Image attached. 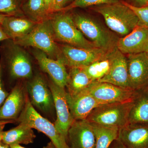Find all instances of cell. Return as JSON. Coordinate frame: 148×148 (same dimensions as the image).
<instances>
[{
  "mask_svg": "<svg viewBox=\"0 0 148 148\" xmlns=\"http://www.w3.org/2000/svg\"><path fill=\"white\" fill-rule=\"evenodd\" d=\"M27 95L22 83H17L0 108V120L16 122L26 104Z\"/></svg>",
  "mask_w": 148,
  "mask_h": 148,
  "instance_id": "14",
  "label": "cell"
},
{
  "mask_svg": "<svg viewBox=\"0 0 148 148\" xmlns=\"http://www.w3.org/2000/svg\"><path fill=\"white\" fill-rule=\"evenodd\" d=\"M128 123L148 124V87L136 91L130 112Z\"/></svg>",
  "mask_w": 148,
  "mask_h": 148,
  "instance_id": "21",
  "label": "cell"
},
{
  "mask_svg": "<svg viewBox=\"0 0 148 148\" xmlns=\"http://www.w3.org/2000/svg\"><path fill=\"white\" fill-rule=\"evenodd\" d=\"M5 42L3 47H1L3 49L5 66L10 77L12 79L31 78L33 70L28 53L12 40H6Z\"/></svg>",
  "mask_w": 148,
  "mask_h": 148,
  "instance_id": "6",
  "label": "cell"
},
{
  "mask_svg": "<svg viewBox=\"0 0 148 148\" xmlns=\"http://www.w3.org/2000/svg\"><path fill=\"white\" fill-rule=\"evenodd\" d=\"M116 47L109 50L92 64L81 68L91 79L94 81H98L105 77L110 71Z\"/></svg>",
  "mask_w": 148,
  "mask_h": 148,
  "instance_id": "24",
  "label": "cell"
},
{
  "mask_svg": "<svg viewBox=\"0 0 148 148\" xmlns=\"http://www.w3.org/2000/svg\"><path fill=\"white\" fill-rule=\"evenodd\" d=\"M48 84L53 95L56 119L54 125L56 128L65 138L68 143V131L75 121L69 110L66 99L65 88L56 84L51 79Z\"/></svg>",
  "mask_w": 148,
  "mask_h": 148,
  "instance_id": "11",
  "label": "cell"
},
{
  "mask_svg": "<svg viewBox=\"0 0 148 148\" xmlns=\"http://www.w3.org/2000/svg\"><path fill=\"white\" fill-rule=\"evenodd\" d=\"M60 47L61 56L59 61L69 68H82L88 66L109 51L99 47L82 48L67 44L60 46Z\"/></svg>",
  "mask_w": 148,
  "mask_h": 148,
  "instance_id": "9",
  "label": "cell"
},
{
  "mask_svg": "<svg viewBox=\"0 0 148 148\" xmlns=\"http://www.w3.org/2000/svg\"><path fill=\"white\" fill-rule=\"evenodd\" d=\"M94 10L112 31L121 36L128 34L139 25L138 16L123 1L99 5Z\"/></svg>",
  "mask_w": 148,
  "mask_h": 148,
  "instance_id": "1",
  "label": "cell"
},
{
  "mask_svg": "<svg viewBox=\"0 0 148 148\" xmlns=\"http://www.w3.org/2000/svg\"><path fill=\"white\" fill-rule=\"evenodd\" d=\"M133 101L101 105L94 109L86 119L92 123L119 130L128 123Z\"/></svg>",
  "mask_w": 148,
  "mask_h": 148,
  "instance_id": "4",
  "label": "cell"
},
{
  "mask_svg": "<svg viewBox=\"0 0 148 148\" xmlns=\"http://www.w3.org/2000/svg\"><path fill=\"white\" fill-rule=\"evenodd\" d=\"M135 6L141 7L148 6V0H131Z\"/></svg>",
  "mask_w": 148,
  "mask_h": 148,
  "instance_id": "33",
  "label": "cell"
},
{
  "mask_svg": "<svg viewBox=\"0 0 148 148\" xmlns=\"http://www.w3.org/2000/svg\"><path fill=\"white\" fill-rule=\"evenodd\" d=\"M38 23L25 15H8L5 16L1 25L10 39L14 40L28 35Z\"/></svg>",
  "mask_w": 148,
  "mask_h": 148,
  "instance_id": "20",
  "label": "cell"
},
{
  "mask_svg": "<svg viewBox=\"0 0 148 148\" xmlns=\"http://www.w3.org/2000/svg\"><path fill=\"white\" fill-rule=\"evenodd\" d=\"M72 1H73V0H65V2H64V7H66V5H67V4H68L69 3L71 2Z\"/></svg>",
  "mask_w": 148,
  "mask_h": 148,
  "instance_id": "41",
  "label": "cell"
},
{
  "mask_svg": "<svg viewBox=\"0 0 148 148\" xmlns=\"http://www.w3.org/2000/svg\"><path fill=\"white\" fill-rule=\"evenodd\" d=\"M65 0H54L53 13L59 12L64 7Z\"/></svg>",
  "mask_w": 148,
  "mask_h": 148,
  "instance_id": "32",
  "label": "cell"
},
{
  "mask_svg": "<svg viewBox=\"0 0 148 148\" xmlns=\"http://www.w3.org/2000/svg\"><path fill=\"white\" fill-rule=\"evenodd\" d=\"M3 69L0 63V108L3 106L10 92L6 90L3 79Z\"/></svg>",
  "mask_w": 148,
  "mask_h": 148,
  "instance_id": "30",
  "label": "cell"
},
{
  "mask_svg": "<svg viewBox=\"0 0 148 148\" xmlns=\"http://www.w3.org/2000/svg\"><path fill=\"white\" fill-rule=\"evenodd\" d=\"M54 0H45L46 13L48 17L53 14Z\"/></svg>",
  "mask_w": 148,
  "mask_h": 148,
  "instance_id": "31",
  "label": "cell"
},
{
  "mask_svg": "<svg viewBox=\"0 0 148 148\" xmlns=\"http://www.w3.org/2000/svg\"><path fill=\"white\" fill-rule=\"evenodd\" d=\"M136 14L139 18V25L148 29V6H135L129 3L123 1Z\"/></svg>",
  "mask_w": 148,
  "mask_h": 148,
  "instance_id": "29",
  "label": "cell"
},
{
  "mask_svg": "<svg viewBox=\"0 0 148 148\" xmlns=\"http://www.w3.org/2000/svg\"><path fill=\"white\" fill-rule=\"evenodd\" d=\"M89 93L102 104L121 103L134 99L136 91L108 83L95 81L87 88Z\"/></svg>",
  "mask_w": 148,
  "mask_h": 148,
  "instance_id": "10",
  "label": "cell"
},
{
  "mask_svg": "<svg viewBox=\"0 0 148 148\" xmlns=\"http://www.w3.org/2000/svg\"><path fill=\"white\" fill-rule=\"evenodd\" d=\"M66 99L69 110L75 120L86 119L94 109L101 105L87 89L74 96L68 95L66 92Z\"/></svg>",
  "mask_w": 148,
  "mask_h": 148,
  "instance_id": "18",
  "label": "cell"
},
{
  "mask_svg": "<svg viewBox=\"0 0 148 148\" xmlns=\"http://www.w3.org/2000/svg\"><path fill=\"white\" fill-rule=\"evenodd\" d=\"M69 69L66 87L68 90L66 92L70 96H75L87 89L95 82L88 75L82 68L73 67Z\"/></svg>",
  "mask_w": 148,
  "mask_h": 148,
  "instance_id": "22",
  "label": "cell"
},
{
  "mask_svg": "<svg viewBox=\"0 0 148 148\" xmlns=\"http://www.w3.org/2000/svg\"><path fill=\"white\" fill-rule=\"evenodd\" d=\"M5 125H3L0 126V146L4 144L3 143V132H4L3 129Z\"/></svg>",
  "mask_w": 148,
  "mask_h": 148,
  "instance_id": "36",
  "label": "cell"
},
{
  "mask_svg": "<svg viewBox=\"0 0 148 148\" xmlns=\"http://www.w3.org/2000/svg\"><path fill=\"white\" fill-rule=\"evenodd\" d=\"M119 1V0H74L69 5L62 9L60 12H68L73 9L77 8H82L92 5L110 4Z\"/></svg>",
  "mask_w": 148,
  "mask_h": 148,
  "instance_id": "28",
  "label": "cell"
},
{
  "mask_svg": "<svg viewBox=\"0 0 148 148\" xmlns=\"http://www.w3.org/2000/svg\"><path fill=\"white\" fill-rule=\"evenodd\" d=\"M26 88L32 106L44 113H53L55 109L53 95L48 83L40 74L33 77L27 83Z\"/></svg>",
  "mask_w": 148,
  "mask_h": 148,
  "instance_id": "8",
  "label": "cell"
},
{
  "mask_svg": "<svg viewBox=\"0 0 148 148\" xmlns=\"http://www.w3.org/2000/svg\"><path fill=\"white\" fill-rule=\"evenodd\" d=\"M8 16V15L0 13V24H1L3 21L4 19L5 18V16Z\"/></svg>",
  "mask_w": 148,
  "mask_h": 148,
  "instance_id": "40",
  "label": "cell"
},
{
  "mask_svg": "<svg viewBox=\"0 0 148 148\" xmlns=\"http://www.w3.org/2000/svg\"><path fill=\"white\" fill-rule=\"evenodd\" d=\"M33 53L42 71L47 73L56 84L65 88L69 76L66 66L61 61L49 58L36 49L33 51Z\"/></svg>",
  "mask_w": 148,
  "mask_h": 148,
  "instance_id": "15",
  "label": "cell"
},
{
  "mask_svg": "<svg viewBox=\"0 0 148 148\" xmlns=\"http://www.w3.org/2000/svg\"><path fill=\"white\" fill-rule=\"evenodd\" d=\"M36 137L33 128L24 123H19L16 127L4 131L3 143L8 146L14 144L27 145L34 143Z\"/></svg>",
  "mask_w": 148,
  "mask_h": 148,
  "instance_id": "23",
  "label": "cell"
},
{
  "mask_svg": "<svg viewBox=\"0 0 148 148\" xmlns=\"http://www.w3.org/2000/svg\"><path fill=\"white\" fill-rule=\"evenodd\" d=\"M147 55L148 56V51H147Z\"/></svg>",
  "mask_w": 148,
  "mask_h": 148,
  "instance_id": "44",
  "label": "cell"
},
{
  "mask_svg": "<svg viewBox=\"0 0 148 148\" xmlns=\"http://www.w3.org/2000/svg\"><path fill=\"white\" fill-rule=\"evenodd\" d=\"M12 41L21 47H32L41 51L52 59L60 60L61 58L60 46L56 42L49 18L38 23L28 35Z\"/></svg>",
  "mask_w": 148,
  "mask_h": 148,
  "instance_id": "2",
  "label": "cell"
},
{
  "mask_svg": "<svg viewBox=\"0 0 148 148\" xmlns=\"http://www.w3.org/2000/svg\"><path fill=\"white\" fill-rule=\"evenodd\" d=\"M27 0H19V2H20V3H21V6L25 2L27 1Z\"/></svg>",
  "mask_w": 148,
  "mask_h": 148,
  "instance_id": "43",
  "label": "cell"
},
{
  "mask_svg": "<svg viewBox=\"0 0 148 148\" xmlns=\"http://www.w3.org/2000/svg\"><path fill=\"white\" fill-rule=\"evenodd\" d=\"M108 148H125L122 144L119 141L118 139L114 140Z\"/></svg>",
  "mask_w": 148,
  "mask_h": 148,
  "instance_id": "35",
  "label": "cell"
},
{
  "mask_svg": "<svg viewBox=\"0 0 148 148\" xmlns=\"http://www.w3.org/2000/svg\"><path fill=\"white\" fill-rule=\"evenodd\" d=\"M21 10L25 16L36 23L49 18L46 13L45 0H27Z\"/></svg>",
  "mask_w": 148,
  "mask_h": 148,
  "instance_id": "25",
  "label": "cell"
},
{
  "mask_svg": "<svg viewBox=\"0 0 148 148\" xmlns=\"http://www.w3.org/2000/svg\"><path fill=\"white\" fill-rule=\"evenodd\" d=\"M70 148H95L96 136L87 119L75 120L69 128L68 144Z\"/></svg>",
  "mask_w": 148,
  "mask_h": 148,
  "instance_id": "13",
  "label": "cell"
},
{
  "mask_svg": "<svg viewBox=\"0 0 148 148\" xmlns=\"http://www.w3.org/2000/svg\"><path fill=\"white\" fill-rule=\"evenodd\" d=\"M127 58L129 88L138 91L148 87L147 53L130 54Z\"/></svg>",
  "mask_w": 148,
  "mask_h": 148,
  "instance_id": "12",
  "label": "cell"
},
{
  "mask_svg": "<svg viewBox=\"0 0 148 148\" xmlns=\"http://www.w3.org/2000/svg\"><path fill=\"white\" fill-rule=\"evenodd\" d=\"M0 148H10V147L9 146L4 144L0 146Z\"/></svg>",
  "mask_w": 148,
  "mask_h": 148,
  "instance_id": "42",
  "label": "cell"
},
{
  "mask_svg": "<svg viewBox=\"0 0 148 148\" xmlns=\"http://www.w3.org/2000/svg\"><path fill=\"white\" fill-rule=\"evenodd\" d=\"M98 82L108 83L119 87L130 88L127 58L117 47L114 51L113 58L110 71L105 77Z\"/></svg>",
  "mask_w": 148,
  "mask_h": 148,
  "instance_id": "19",
  "label": "cell"
},
{
  "mask_svg": "<svg viewBox=\"0 0 148 148\" xmlns=\"http://www.w3.org/2000/svg\"><path fill=\"white\" fill-rule=\"evenodd\" d=\"M10 148H26L20 145L19 144H14L9 146Z\"/></svg>",
  "mask_w": 148,
  "mask_h": 148,
  "instance_id": "39",
  "label": "cell"
},
{
  "mask_svg": "<svg viewBox=\"0 0 148 148\" xmlns=\"http://www.w3.org/2000/svg\"><path fill=\"white\" fill-rule=\"evenodd\" d=\"M72 15L78 29L96 46L108 50L116 47L119 38L97 21L84 14Z\"/></svg>",
  "mask_w": 148,
  "mask_h": 148,
  "instance_id": "7",
  "label": "cell"
},
{
  "mask_svg": "<svg viewBox=\"0 0 148 148\" xmlns=\"http://www.w3.org/2000/svg\"><path fill=\"white\" fill-rule=\"evenodd\" d=\"M116 47L125 55L147 53L148 51V29L138 25L128 34L119 38Z\"/></svg>",
  "mask_w": 148,
  "mask_h": 148,
  "instance_id": "16",
  "label": "cell"
},
{
  "mask_svg": "<svg viewBox=\"0 0 148 148\" xmlns=\"http://www.w3.org/2000/svg\"><path fill=\"white\" fill-rule=\"evenodd\" d=\"M0 13L8 16H24L19 0H0Z\"/></svg>",
  "mask_w": 148,
  "mask_h": 148,
  "instance_id": "27",
  "label": "cell"
},
{
  "mask_svg": "<svg viewBox=\"0 0 148 148\" xmlns=\"http://www.w3.org/2000/svg\"><path fill=\"white\" fill-rule=\"evenodd\" d=\"M15 121H14L11 120H0V126L3 125H6L9 124V123H14Z\"/></svg>",
  "mask_w": 148,
  "mask_h": 148,
  "instance_id": "37",
  "label": "cell"
},
{
  "mask_svg": "<svg viewBox=\"0 0 148 148\" xmlns=\"http://www.w3.org/2000/svg\"><path fill=\"white\" fill-rule=\"evenodd\" d=\"M43 148H56L53 143L51 141L47 144L46 146H45Z\"/></svg>",
  "mask_w": 148,
  "mask_h": 148,
  "instance_id": "38",
  "label": "cell"
},
{
  "mask_svg": "<svg viewBox=\"0 0 148 148\" xmlns=\"http://www.w3.org/2000/svg\"><path fill=\"white\" fill-rule=\"evenodd\" d=\"M117 139L125 148H148V124L128 123L119 129Z\"/></svg>",
  "mask_w": 148,
  "mask_h": 148,
  "instance_id": "17",
  "label": "cell"
},
{
  "mask_svg": "<svg viewBox=\"0 0 148 148\" xmlns=\"http://www.w3.org/2000/svg\"><path fill=\"white\" fill-rule=\"evenodd\" d=\"M8 39H10L9 38L4 32L1 25L0 24V51H1V44L6 40Z\"/></svg>",
  "mask_w": 148,
  "mask_h": 148,
  "instance_id": "34",
  "label": "cell"
},
{
  "mask_svg": "<svg viewBox=\"0 0 148 148\" xmlns=\"http://www.w3.org/2000/svg\"><path fill=\"white\" fill-rule=\"evenodd\" d=\"M91 123L96 136L95 148H108L111 143L117 139L119 130Z\"/></svg>",
  "mask_w": 148,
  "mask_h": 148,
  "instance_id": "26",
  "label": "cell"
},
{
  "mask_svg": "<svg viewBox=\"0 0 148 148\" xmlns=\"http://www.w3.org/2000/svg\"><path fill=\"white\" fill-rule=\"evenodd\" d=\"M16 122L27 125L45 134L56 148H70L67 140L57 131L54 124L42 116L35 110L30 102L28 95L24 109Z\"/></svg>",
  "mask_w": 148,
  "mask_h": 148,
  "instance_id": "5",
  "label": "cell"
},
{
  "mask_svg": "<svg viewBox=\"0 0 148 148\" xmlns=\"http://www.w3.org/2000/svg\"><path fill=\"white\" fill-rule=\"evenodd\" d=\"M49 18L56 41L82 48L98 47L87 39L78 29L69 12H56Z\"/></svg>",
  "mask_w": 148,
  "mask_h": 148,
  "instance_id": "3",
  "label": "cell"
}]
</instances>
